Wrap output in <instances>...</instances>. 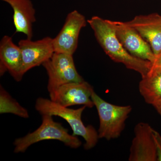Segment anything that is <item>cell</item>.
I'll list each match as a JSON object with an SVG mask.
<instances>
[{
    "mask_svg": "<svg viewBox=\"0 0 161 161\" xmlns=\"http://www.w3.org/2000/svg\"><path fill=\"white\" fill-rule=\"evenodd\" d=\"M86 108L83 106L73 109L43 98H37L35 104V108L41 115L59 116L66 120L73 130V135L83 137L85 141L84 149L89 150L96 146L99 138L98 132L94 127L92 125L86 126L82 122L81 115Z\"/></svg>",
    "mask_w": 161,
    "mask_h": 161,
    "instance_id": "7a4b0ae2",
    "label": "cell"
},
{
    "mask_svg": "<svg viewBox=\"0 0 161 161\" xmlns=\"http://www.w3.org/2000/svg\"><path fill=\"white\" fill-rule=\"evenodd\" d=\"M87 22L85 17L77 10L69 13L62 28L53 38L55 52L73 55L78 47L80 31Z\"/></svg>",
    "mask_w": 161,
    "mask_h": 161,
    "instance_id": "52a82bcc",
    "label": "cell"
},
{
    "mask_svg": "<svg viewBox=\"0 0 161 161\" xmlns=\"http://www.w3.org/2000/svg\"><path fill=\"white\" fill-rule=\"evenodd\" d=\"M94 89L84 80L62 85L49 93L51 100L62 106L68 107L82 105L87 108L94 106L92 95Z\"/></svg>",
    "mask_w": 161,
    "mask_h": 161,
    "instance_id": "ba28073f",
    "label": "cell"
},
{
    "mask_svg": "<svg viewBox=\"0 0 161 161\" xmlns=\"http://www.w3.org/2000/svg\"><path fill=\"white\" fill-rule=\"evenodd\" d=\"M115 34L124 47L131 55L143 60L154 61L155 56L149 43L125 22L111 21Z\"/></svg>",
    "mask_w": 161,
    "mask_h": 161,
    "instance_id": "9c48e42d",
    "label": "cell"
},
{
    "mask_svg": "<svg viewBox=\"0 0 161 161\" xmlns=\"http://www.w3.org/2000/svg\"><path fill=\"white\" fill-rule=\"evenodd\" d=\"M9 4L13 10V22L15 32L33 36V24L36 21V10L31 0H1Z\"/></svg>",
    "mask_w": 161,
    "mask_h": 161,
    "instance_id": "4fadbf2b",
    "label": "cell"
},
{
    "mask_svg": "<svg viewBox=\"0 0 161 161\" xmlns=\"http://www.w3.org/2000/svg\"><path fill=\"white\" fill-rule=\"evenodd\" d=\"M22 66V53L19 46L14 43L11 37L4 36L0 42L1 76L8 72L15 80L19 81L23 77Z\"/></svg>",
    "mask_w": 161,
    "mask_h": 161,
    "instance_id": "7c38bea8",
    "label": "cell"
},
{
    "mask_svg": "<svg viewBox=\"0 0 161 161\" xmlns=\"http://www.w3.org/2000/svg\"><path fill=\"white\" fill-rule=\"evenodd\" d=\"M91 98L99 116V138H104L108 141L118 138L125 130L126 121L132 111V106L109 103L94 91Z\"/></svg>",
    "mask_w": 161,
    "mask_h": 161,
    "instance_id": "3957f363",
    "label": "cell"
},
{
    "mask_svg": "<svg viewBox=\"0 0 161 161\" xmlns=\"http://www.w3.org/2000/svg\"><path fill=\"white\" fill-rule=\"evenodd\" d=\"M153 135L156 149L157 161H161V135L154 129L153 130Z\"/></svg>",
    "mask_w": 161,
    "mask_h": 161,
    "instance_id": "2e32d148",
    "label": "cell"
},
{
    "mask_svg": "<svg viewBox=\"0 0 161 161\" xmlns=\"http://www.w3.org/2000/svg\"><path fill=\"white\" fill-rule=\"evenodd\" d=\"M42 116V124L36 130L23 137L16 139L14 143L15 153H24L33 144L48 140L60 141L73 149H77L81 146L80 140L75 136L69 134L68 130L62 124L54 121L53 116Z\"/></svg>",
    "mask_w": 161,
    "mask_h": 161,
    "instance_id": "277c9868",
    "label": "cell"
},
{
    "mask_svg": "<svg viewBox=\"0 0 161 161\" xmlns=\"http://www.w3.org/2000/svg\"><path fill=\"white\" fill-rule=\"evenodd\" d=\"M153 130L147 123L140 122L136 125L129 161H157Z\"/></svg>",
    "mask_w": 161,
    "mask_h": 161,
    "instance_id": "30bf717a",
    "label": "cell"
},
{
    "mask_svg": "<svg viewBox=\"0 0 161 161\" xmlns=\"http://www.w3.org/2000/svg\"><path fill=\"white\" fill-rule=\"evenodd\" d=\"M151 68L161 69V52L155 55V59L152 63Z\"/></svg>",
    "mask_w": 161,
    "mask_h": 161,
    "instance_id": "e0dca14e",
    "label": "cell"
},
{
    "mask_svg": "<svg viewBox=\"0 0 161 161\" xmlns=\"http://www.w3.org/2000/svg\"><path fill=\"white\" fill-rule=\"evenodd\" d=\"M96 40L108 56L114 62L121 63L128 69L135 71L142 78L146 76L152 63L137 58L127 51L118 40L110 20L95 16L87 20Z\"/></svg>",
    "mask_w": 161,
    "mask_h": 161,
    "instance_id": "6da1fadb",
    "label": "cell"
},
{
    "mask_svg": "<svg viewBox=\"0 0 161 161\" xmlns=\"http://www.w3.org/2000/svg\"><path fill=\"white\" fill-rule=\"evenodd\" d=\"M18 44L22 53L21 73L23 76L29 70L42 65L55 53L53 38L50 37L36 41L26 38L20 40Z\"/></svg>",
    "mask_w": 161,
    "mask_h": 161,
    "instance_id": "8992f818",
    "label": "cell"
},
{
    "mask_svg": "<svg viewBox=\"0 0 161 161\" xmlns=\"http://www.w3.org/2000/svg\"><path fill=\"white\" fill-rule=\"evenodd\" d=\"M0 113H11L23 118H27L28 111L22 107L1 85L0 88Z\"/></svg>",
    "mask_w": 161,
    "mask_h": 161,
    "instance_id": "9a60e30c",
    "label": "cell"
},
{
    "mask_svg": "<svg viewBox=\"0 0 161 161\" xmlns=\"http://www.w3.org/2000/svg\"><path fill=\"white\" fill-rule=\"evenodd\" d=\"M152 106L155 108L156 110L161 115V98L155 102Z\"/></svg>",
    "mask_w": 161,
    "mask_h": 161,
    "instance_id": "ac0fdd59",
    "label": "cell"
},
{
    "mask_svg": "<svg viewBox=\"0 0 161 161\" xmlns=\"http://www.w3.org/2000/svg\"><path fill=\"white\" fill-rule=\"evenodd\" d=\"M42 65L48 75L49 93L62 85L84 80L76 69L73 55L55 52Z\"/></svg>",
    "mask_w": 161,
    "mask_h": 161,
    "instance_id": "5b68a950",
    "label": "cell"
},
{
    "mask_svg": "<svg viewBox=\"0 0 161 161\" xmlns=\"http://www.w3.org/2000/svg\"><path fill=\"white\" fill-rule=\"evenodd\" d=\"M139 91L146 103L153 104L161 98V69L151 68L140 81Z\"/></svg>",
    "mask_w": 161,
    "mask_h": 161,
    "instance_id": "5bb4252c",
    "label": "cell"
},
{
    "mask_svg": "<svg viewBox=\"0 0 161 161\" xmlns=\"http://www.w3.org/2000/svg\"><path fill=\"white\" fill-rule=\"evenodd\" d=\"M150 44L154 55L161 52V15L157 13L137 15L125 22Z\"/></svg>",
    "mask_w": 161,
    "mask_h": 161,
    "instance_id": "8fae6325",
    "label": "cell"
}]
</instances>
